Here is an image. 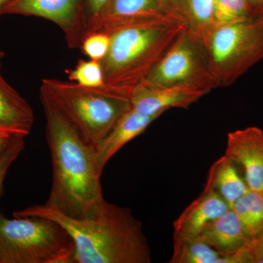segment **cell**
<instances>
[{
  "label": "cell",
  "instance_id": "23",
  "mask_svg": "<svg viewBox=\"0 0 263 263\" xmlns=\"http://www.w3.org/2000/svg\"><path fill=\"white\" fill-rule=\"evenodd\" d=\"M24 149V138L15 137L11 143L0 153V197L10 166Z\"/></svg>",
  "mask_w": 263,
  "mask_h": 263
},
{
  "label": "cell",
  "instance_id": "2",
  "mask_svg": "<svg viewBox=\"0 0 263 263\" xmlns=\"http://www.w3.org/2000/svg\"><path fill=\"white\" fill-rule=\"evenodd\" d=\"M13 216H43L60 223L73 240V263L152 262L141 221L129 208L106 200L100 214L91 219H72L46 205H32L13 213Z\"/></svg>",
  "mask_w": 263,
  "mask_h": 263
},
{
  "label": "cell",
  "instance_id": "5",
  "mask_svg": "<svg viewBox=\"0 0 263 263\" xmlns=\"http://www.w3.org/2000/svg\"><path fill=\"white\" fill-rule=\"evenodd\" d=\"M74 254L73 240L53 219L0 213V263H73Z\"/></svg>",
  "mask_w": 263,
  "mask_h": 263
},
{
  "label": "cell",
  "instance_id": "6",
  "mask_svg": "<svg viewBox=\"0 0 263 263\" xmlns=\"http://www.w3.org/2000/svg\"><path fill=\"white\" fill-rule=\"evenodd\" d=\"M204 44L219 87L229 86L263 60V16L216 26Z\"/></svg>",
  "mask_w": 263,
  "mask_h": 263
},
{
  "label": "cell",
  "instance_id": "7",
  "mask_svg": "<svg viewBox=\"0 0 263 263\" xmlns=\"http://www.w3.org/2000/svg\"><path fill=\"white\" fill-rule=\"evenodd\" d=\"M157 86H191L210 92L219 88L203 41L186 29L147 76Z\"/></svg>",
  "mask_w": 263,
  "mask_h": 263
},
{
  "label": "cell",
  "instance_id": "12",
  "mask_svg": "<svg viewBox=\"0 0 263 263\" xmlns=\"http://www.w3.org/2000/svg\"><path fill=\"white\" fill-rule=\"evenodd\" d=\"M230 209V204L219 194L203 190L175 220L174 237H197Z\"/></svg>",
  "mask_w": 263,
  "mask_h": 263
},
{
  "label": "cell",
  "instance_id": "28",
  "mask_svg": "<svg viewBox=\"0 0 263 263\" xmlns=\"http://www.w3.org/2000/svg\"><path fill=\"white\" fill-rule=\"evenodd\" d=\"M252 14L263 16V0H246Z\"/></svg>",
  "mask_w": 263,
  "mask_h": 263
},
{
  "label": "cell",
  "instance_id": "16",
  "mask_svg": "<svg viewBox=\"0 0 263 263\" xmlns=\"http://www.w3.org/2000/svg\"><path fill=\"white\" fill-rule=\"evenodd\" d=\"M203 190L216 192L232 207L249 189L238 164L224 155L211 166Z\"/></svg>",
  "mask_w": 263,
  "mask_h": 263
},
{
  "label": "cell",
  "instance_id": "9",
  "mask_svg": "<svg viewBox=\"0 0 263 263\" xmlns=\"http://www.w3.org/2000/svg\"><path fill=\"white\" fill-rule=\"evenodd\" d=\"M5 14L50 21L64 33L69 48L81 47L86 25L85 0H13L5 8Z\"/></svg>",
  "mask_w": 263,
  "mask_h": 263
},
{
  "label": "cell",
  "instance_id": "3",
  "mask_svg": "<svg viewBox=\"0 0 263 263\" xmlns=\"http://www.w3.org/2000/svg\"><path fill=\"white\" fill-rule=\"evenodd\" d=\"M187 29L181 24H156L110 33V48L100 61L104 76L101 89L129 100L134 89Z\"/></svg>",
  "mask_w": 263,
  "mask_h": 263
},
{
  "label": "cell",
  "instance_id": "30",
  "mask_svg": "<svg viewBox=\"0 0 263 263\" xmlns=\"http://www.w3.org/2000/svg\"><path fill=\"white\" fill-rule=\"evenodd\" d=\"M13 0H0V15H4L5 8Z\"/></svg>",
  "mask_w": 263,
  "mask_h": 263
},
{
  "label": "cell",
  "instance_id": "15",
  "mask_svg": "<svg viewBox=\"0 0 263 263\" xmlns=\"http://www.w3.org/2000/svg\"><path fill=\"white\" fill-rule=\"evenodd\" d=\"M197 237L215 249L221 257L247 248L251 240L232 209L204 228Z\"/></svg>",
  "mask_w": 263,
  "mask_h": 263
},
{
  "label": "cell",
  "instance_id": "27",
  "mask_svg": "<svg viewBox=\"0 0 263 263\" xmlns=\"http://www.w3.org/2000/svg\"><path fill=\"white\" fill-rule=\"evenodd\" d=\"M167 11H172L183 17L182 5L183 0H156ZM184 18V17H183Z\"/></svg>",
  "mask_w": 263,
  "mask_h": 263
},
{
  "label": "cell",
  "instance_id": "17",
  "mask_svg": "<svg viewBox=\"0 0 263 263\" xmlns=\"http://www.w3.org/2000/svg\"><path fill=\"white\" fill-rule=\"evenodd\" d=\"M246 234L252 240L263 230V192L249 190L232 205Z\"/></svg>",
  "mask_w": 263,
  "mask_h": 263
},
{
  "label": "cell",
  "instance_id": "20",
  "mask_svg": "<svg viewBox=\"0 0 263 263\" xmlns=\"http://www.w3.org/2000/svg\"><path fill=\"white\" fill-rule=\"evenodd\" d=\"M69 80L89 88H103L104 76L100 62L80 60L73 69L65 71Z\"/></svg>",
  "mask_w": 263,
  "mask_h": 263
},
{
  "label": "cell",
  "instance_id": "10",
  "mask_svg": "<svg viewBox=\"0 0 263 263\" xmlns=\"http://www.w3.org/2000/svg\"><path fill=\"white\" fill-rule=\"evenodd\" d=\"M207 94L194 86H157L144 81L133 91L129 102L138 113L161 117L169 109L188 108Z\"/></svg>",
  "mask_w": 263,
  "mask_h": 263
},
{
  "label": "cell",
  "instance_id": "29",
  "mask_svg": "<svg viewBox=\"0 0 263 263\" xmlns=\"http://www.w3.org/2000/svg\"><path fill=\"white\" fill-rule=\"evenodd\" d=\"M15 137L9 135H0V153L8 146Z\"/></svg>",
  "mask_w": 263,
  "mask_h": 263
},
{
  "label": "cell",
  "instance_id": "22",
  "mask_svg": "<svg viewBox=\"0 0 263 263\" xmlns=\"http://www.w3.org/2000/svg\"><path fill=\"white\" fill-rule=\"evenodd\" d=\"M110 45V36L101 32L87 33L81 42L80 49L89 60L100 62L106 56Z\"/></svg>",
  "mask_w": 263,
  "mask_h": 263
},
{
  "label": "cell",
  "instance_id": "4",
  "mask_svg": "<svg viewBox=\"0 0 263 263\" xmlns=\"http://www.w3.org/2000/svg\"><path fill=\"white\" fill-rule=\"evenodd\" d=\"M40 98L56 109L81 139L95 148L131 108L129 100L101 88L56 79H43Z\"/></svg>",
  "mask_w": 263,
  "mask_h": 263
},
{
  "label": "cell",
  "instance_id": "21",
  "mask_svg": "<svg viewBox=\"0 0 263 263\" xmlns=\"http://www.w3.org/2000/svg\"><path fill=\"white\" fill-rule=\"evenodd\" d=\"M253 15L246 0H215L216 26L241 22Z\"/></svg>",
  "mask_w": 263,
  "mask_h": 263
},
{
  "label": "cell",
  "instance_id": "32",
  "mask_svg": "<svg viewBox=\"0 0 263 263\" xmlns=\"http://www.w3.org/2000/svg\"><path fill=\"white\" fill-rule=\"evenodd\" d=\"M259 263H263V259H261Z\"/></svg>",
  "mask_w": 263,
  "mask_h": 263
},
{
  "label": "cell",
  "instance_id": "26",
  "mask_svg": "<svg viewBox=\"0 0 263 263\" xmlns=\"http://www.w3.org/2000/svg\"><path fill=\"white\" fill-rule=\"evenodd\" d=\"M249 249L253 256L254 263H259L263 259V230L250 240Z\"/></svg>",
  "mask_w": 263,
  "mask_h": 263
},
{
  "label": "cell",
  "instance_id": "25",
  "mask_svg": "<svg viewBox=\"0 0 263 263\" xmlns=\"http://www.w3.org/2000/svg\"><path fill=\"white\" fill-rule=\"evenodd\" d=\"M217 263H254V259L248 247L230 255L220 257Z\"/></svg>",
  "mask_w": 263,
  "mask_h": 263
},
{
  "label": "cell",
  "instance_id": "14",
  "mask_svg": "<svg viewBox=\"0 0 263 263\" xmlns=\"http://www.w3.org/2000/svg\"><path fill=\"white\" fill-rule=\"evenodd\" d=\"M34 122L32 107L7 82L0 67V135L25 138L32 130Z\"/></svg>",
  "mask_w": 263,
  "mask_h": 263
},
{
  "label": "cell",
  "instance_id": "1",
  "mask_svg": "<svg viewBox=\"0 0 263 263\" xmlns=\"http://www.w3.org/2000/svg\"><path fill=\"white\" fill-rule=\"evenodd\" d=\"M52 164V183L44 205L72 219L96 217L105 199L94 147L86 144L65 118L41 100Z\"/></svg>",
  "mask_w": 263,
  "mask_h": 263
},
{
  "label": "cell",
  "instance_id": "24",
  "mask_svg": "<svg viewBox=\"0 0 263 263\" xmlns=\"http://www.w3.org/2000/svg\"><path fill=\"white\" fill-rule=\"evenodd\" d=\"M108 1L109 0H85L86 25L98 16Z\"/></svg>",
  "mask_w": 263,
  "mask_h": 263
},
{
  "label": "cell",
  "instance_id": "18",
  "mask_svg": "<svg viewBox=\"0 0 263 263\" xmlns=\"http://www.w3.org/2000/svg\"><path fill=\"white\" fill-rule=\"evenodd\" d=\"M221 255L198 237H174L169 263H217Z\"/></svg>",
  "mask_w": 263,
  "mask_h": 263
},
{
  "label": "cell",
  "instance_id": "19",
  "mask_svg": "<svg viewBox=\"0 0 263 263\" xmlns=\"http://www.w3.org/2000/svg\"><path fill=\"white\" fill-rule=\"evenodd\" d=\"M214 5L215 0H183V15L188 29L198 36L203 43L216 27Z\"/></svg>",
  "mask_w": 263,
  "mask_h": 263
},
{
  "label": "cell",
  "instance_id": "13",
  "mask_svg": "<svg viewBox=\"0 0 263 263\" xmlns=\"http://www.w3.org/2000/svg\"><path fill=\"white\" fill-rule=\"evenodd\" d=\"M160 117L138 113L133 108L122 116L111 130L95 148L97 164L103 174L105 165L132 140L141 136Z\"/></svg>",
  "mask_w": 263,
  "mask_h": 263
},
{
  "label": "cell",
  "instance_id": "8",
  "mask_svg": "<svg viewBox=\"0 0 263 263\" xmlns=\"http://www.w3.org/2000/svg\"><path fill=\"white\" fill-rule=\"evenodd\" d=\"M156 24L187 27L182 17L164 9L156 0H109L98 16L86 25L84 35L94 32L110 34L126 27Z\"/></svg>",
  "mask_w": 263,
  "mask_h": 263
},
{
  "label": "cell",
  "instance_id": "31",
  "mask_svg": "<svg viewBox=\"0 0 263 263\" xmlns=\"http://www.w3.org/2000/svg\"><path fill=\"white\" fill-rule=\"evenodd\" d=\"M5 56V53L3 51H0V67H1L2 60L4 58Z\"/></svg>",
  "mask_w": 263,
  "mask_h": 263
},
{
  "label": "cell",
  "instance_id": "11",
  "mask_svg": "<svg viewBox=\"0 0 263 263\" xmlns=\"http://www.w3.org/2000/svg\"><path fill=\"white\" fill-rule=\"evenodd\" d=\"M241 167L249 190L263 192V130L248 127L230 132L226 154Z\"/></svg>",
  "mask_w": 263,
  "mask_h": 263
}]
</instances>
